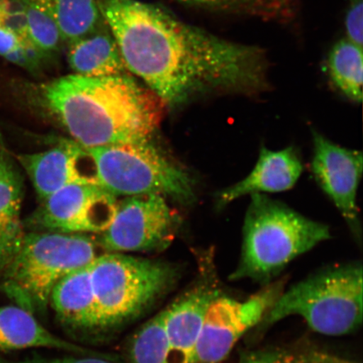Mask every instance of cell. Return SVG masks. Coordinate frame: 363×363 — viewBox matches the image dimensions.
<instances>
[{"label": "cell", "mask_w": 363, "mask_h": 363, "mask_svg": "<svg viewBox=\"0 0 363 363\" xmlns=\"http://www.w3.org/2000/svg\"><path fill=\"white\" fill-rule=\"evenodd\" d=\"M127 70L167 108L217 94H260L269 62L255 45L230 42L138 0H98Z\"/></svg>", "instance_id": "6da1fadb"}, {"label": "cell", "mask_w": 363, "mask_h": 363, "mask_svg": "<svg viewBox=\"0 0 363 363\" xmlns=\"http://www.w3.org/2000/svg\"><path fill=\"white\" fill-rule=\"evenodd\" d=\"M33 107L48 112L84 148L150 140L167 106L146 85L123 74L89 78L76 74L49 83L13 85Z\"/></svg>", "instance_id": "7a4b0ae2"}, {"label": "cell", "mask_w": 363, "mask_h": 363, "mask_svg": "<svg viewBox=\"0 0 363 363\" xmlns=\"http://www.w3.org/2000/svg\"><path fill=\"white\" fill-rule=\"evenodd\" d=\"M250 197L240 260L230 280L269 284L295 258L330 238L328 225L299 214L266 194Z\"/></svg>", "instance_id": "3957f363"}, {"label": "cell", "mask_w": 363, "mask_h": 363, "mask_svg": "<svg viewBox=\"0 0 363 363\" xmlns=\"http://www.w3.org/2000/svg\"><path fill=\"white\" fill-rule=\"evenodd\" d=\"M180 278L175 264L106 252L90 264L95 333L121 328L138 319L174 289Z\"/></svg>", "instance_id": "277c9868"}, {"label": "cell", "mask_w": 363, "mask_h": 363, "mask_svg": "<svg viewBox=\"0 0 363 363\" xmlns=\"http://www.w3.org/2000/svg\"><path fill=\"white\" fill-rule=\"evenodd\" d=\"M99 248L97 239L88 235L26 233L1 274L3 291L15 306L33 315H44L59 281L89 265L99 256Z\"/></svg>", "instance_id": "5b68a950"}, {"label": "cell", "mask_w": 363, "mask_h": 363, "mask_svg": "<svg viewBox=\"0 0 363 363\" xmlns=\"http://www.w3.org/2000/svg\"><path fill=\"white\" fill-rule=\"evenodd\" d=\"M360 262L328 267L284 290L257 330L289 316L301 317L317 333L339 337L361 328L363 312Z\"/></svg>", "instance_id": "8992f818"}, {"label": "cell", "mask_w": 363, "mask_h": 363, "mask_svg": "<svg viewBox=\"0 0 363 363\" xmlns=\"http://www.w3.org/2000/svg\"><path fill=\"white\" fill-rule=\"evenodd\" d=\"M86 149L96 165L99 185L116 197L157 194L184 206L196 201L194 176L150 140Z\"/></svg>", "instance_id": "52a82bcc"}, {"label": "cell", "mask_w": 363, "mask_h": 363, "mask_svg": "<svg viewBox=\"0 0 363 363\" xmlns=\"http://www.w3.org/2000/svg\"><path fill=\"white\" fill-rule=\"evenodd\" d=\"M182 225L179 212L157 194L125 197L113 219L97 239L107 252H161L174 242Z\"/></svg>", "instance_id": "ba28073f"}, {"label": "cell", "mask_w": 363, "mask_h": 363, "mask_svg": "<svg viewBox=\"0 0 363 363\" xmlns=\"http://www.w3.org/2000/svg\"><path fill=\"white\" fill-rule=\"evenodd\" d=\"M285 280L263 285L246 301L219 295L208 307L195 348L194 363H221L249 330L259 325L281 294Z\"/></svg>", "instance_id": "9c48e42d"}, {"label": "cell", "mask_w": 363, "mask_h": 363, "mask_svg": "<svg viewBox=\"0 0 363 363\" xmlns=\"http://www.w3.org/2000/svg\"><path fill=\"white\" fill-rule=\"evenodd\" d=\"M118 203L101 186H67L40 201L28 225L31 231L101 235L115 217Z\"/></svg>", "instance_id": "30bf717a"}, {"label": "cell", "mask_w": 363, "mask_h": 363, "mask_svg": "<svg viewBox=\"0 0 363 363\" xmlns=\"http://www.w3.org/2000/svg\"><path fill=\"white\" fill-rule=\"evenodd\" d=\"M215 248L194 249L196 279L164 308L169 363H194L195 348L211 303L221 294Z\"/></svg>", "instance_id": "8fae6325"}, {"label": "cell", "mask_w": 363, "mask_h": 363, "mask_svg": "<svg viewBox=\"0 0 363 363\" xmlns=\"http://www.w3.org/2000/svg\"><path fill=\"white\" fill-rule=\"evenodd\" d=\"M311 133L313 176L360 243L362 225L357 191L362 175V153L335 144L315 129Z\"/></svg>", "instance_id": "7c38bea8"}, {"label": "cell", "mask_w": 363, "mask_h": 363, "mask_svg": "<svg viewBox=\"0 0 363 363\" xmlns=\"http://www.w3.org/2000/svg\"><path fill=\"white\" fill-rule=\"evenodd\" d=\"M17 159L40 201L67 186H99L94 158L87 149L74 142L63 143L44 152L21 154Z\"/></svg>", "instance_id": "4fadbf2b"}, {"label": "cell", "mask_w": 363, "mask_h": 363, "mask_svg": "<svg viewBox=\"0 0 363 363\" xmlns=\"http://www.w3.org/2000/svg\"><path fill=\"white\" fill-rule=\"evenodd\" d=\"M303 171L301 157L294 147L272 151L262 146L251 172L238 183L216 194V210H224L230 203L247 195L287 191L297 184Z\"/></svg>", "instance_id": "5bb4252c"}, {"label": "cell", "mask_w": 363, "mask_h": 363, "mask_svg": "<svg viewBox=\"0 0 363 363\" xmlns=\"http://www.w3.org/2000/svg\"><path fill=\"white\" fill-rule=\"evenodd\" d=\"M26 348H49L74 355L111 358L106 353L95 352L80 345L57 337L36 320L30 312L19 306L0 307V351Z\"/></svg>", "instance_id": "9a60e30c"}, {"label": "cell", "mask_w": 363, "mask_h": 363, "mask_svg": "<svg viewBox=\"0 0 363 363\" xmlns=\"http://www.w3.org/2000/svg\"><path fill=\"white\" fill-rule=\"evenodd\" d=\"M67 61L74 74L103 78L129 74L120 49L106 22L67 45Z\"/></svg>", "instance_id": "2e32d148"}, {"label": "cell", "mask_w": 363, "mask_h": 363, "mask_svg": "<svg viewBox=\"0 0 363 363\" xmlns=\"http://www.w3.org/2000/svg\"><path fill=\"white\" fill-rule=\"evenodd\" d=\"M90 264L70 272L59 281L50 298V308L59 322L67 330L78 333H95Z\"/></svg>", "instance_id": "e0dca14e"}, {"label": "cell", "mask_w": 363, "mask_h": 363, "mask_svg": "<svg viewBox=\"0 0 363 363\" xmlns=\"http://www.w3.org/2000/svg\"><path fill=\"white\" fill-rule=\"evenodd\" d=\"M22 198L19 172L0 149V274L19 250L26 233L21 220Z\"/></svg>", "instance_id": "ac0fdd59"}, {"label": "cell", "mask_w": 363, "mask_h": 363, "mask_svg": "<svg viewBox=\"0 0 363 363\" xmlns=\"http://www.w3.org/2000/svg\"><path fill=\"white\" fill-rule=\"evenodd\" d=\"M0 57L31 74L42 72L48 60L31 42L15 0H0Z\"/></svg>", "instance_id": "d6986e66"}, {"label": "cell", "mask_w": 363, "mask_h": 363, "mask_svg": "<svg viewBox=\"0 0 363 363\" xmlns=\"http://www.w3.org/2000/svg\"><path fill=\"white\" fill-rule=\"evenodd\" d=\"M60 30L67 45L92 33L104 22L98 0H35Z\"/></svg>", "instance_id": "ffe728a7"}, {"label": "cell", "mask_w": 363, "mask_h": 363, "mask_svg": "<svg viewBox=\"0 0 363 363\" xmlns=\"http://www.w3.org/2000/svg\"><path fill=\"white\" fill-rule=\"evenodd\" d=\"M329 72L331 81L344 96L360 104L362 101V47L349 39L339 40L330 50Z\"/></svg>", "instance_id": "44dd1931"}, {"label": "cell", "mask_w": 363, "mask_h": 363, "mask_svg": "<svg viewBox=\"0 0 363 363\" xmlns=\"http://www.w3.org/2000/svg\"><path fill=\"white\" fill-rule=\"evenodd\" d=\"M169 342L163 310L140 326L127 347L129 363H169Z\"/></svg>", "instance_id": "7402d4cb"}, {"label": "cell", "mask_w": 363, "mask_h": 363, "mask_svg": "<svg viewBox=\"0 0 363 363\" xmlns=\"http://www.w3.org/2000/svg\"><path fill=\"white\" fill-rule=\"evenodd\" d=\"M15 1L24 15L35 47L48 59L56 56L66 44L52 16L35 0Z\"/></svg>", "instance_id": "603a6c76"}, {"label": "cell", "mask_w": 363, "mask_h": 363, "mask_svg": "<svg viewBox=\"0 0 363 363\" xmlns=\"http://www.w3.org/2000/svg\"><path fill=\"white\" fill-rule=\"evenodd\" d=\"M315 351L272 349L248 354L238 363H306Z\"/></svg>", "instance_id": "cb8c5ba5"}, {"label": "cell", "mask_w": 363, "mask_h": 363, "mask_svg": "<svg viewBox=\"0 0 363 363\" xmlns=\"http://www.w3.org/2000/svg\"><path fill=\"white\" fill-rule=\"evenodd\" d=\"M347 39L362 47L363 43V4L362 0H352L346 16Z\"/></svg>", "instance_id": "d4e9b609"}, {"label": "cell", "mask_w": 363, "mask_h": 363, "mask_svg": "<svg viewBox=\"0 0 363 363\" xmlns=\"http://www.w3.org/2000/svg\"><path fill=\"white\" fill-rule=\"evenodd\" d=\"M0 363H116L111 358L74 355L70 357H31L20 361L0 360Z\"/></svg>", "instance_id": "484cf974"}, {"label": "cell", "mask_w": 363, "mask_h": 363, "mask_svg": "<svg viewBox=\"0 0 363 363\" xmlns=\"http://www.w3.org/2000/svg\"><path fill=\"white\" fill-rule=\"evenodd\" d=\"M222 12L233 13L239 10L247 0H179Z\"/></svg>", "instance_id": "4316f807"}, {"label": "cell", "mask_w": 363, "mask_h": 363, "mask_svg": "<svg viewBox=\"0 0 363 363\" xmlns=\"http://www.w3.org/2000/svg\"><path fill=\"white\" fill-rule=\"evenodd\" d=\"M306 363H351L338 357L326 355L325 353L315 352L311 359Z\"/></svg>", "instance_id": "83f0119b"}]
</instances>
